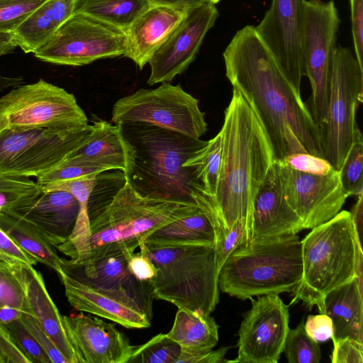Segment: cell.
<instances>
[{
  "mask_svg": "<svg viewBox=\"0 0 363 363\" xmlns=\"http://www.w3.org/2000/svg\"><path fill=\"white\" fill-rule=\"evenodd\" d=\"M223 55L226 77L257 112L275 160L298 152L323 157L318 127L307 104L255 26L247 25L238 30Z\"/></svg>",
  "mask_w": 363,
  "mask_h": 363,
  "instance_id": "1",
  "label": "cell"
},
{
  "mask_svg": "<svg viewBox=\"0 0 363 363\" xmlns=\"http://www.w3.org/2000/svg\"><path fill=\"white\" fill-rule=\"evenodd\" d=\"M218 17L215 4L196 0L186 16L154 52L147 84L170 82L195 59L207 32Z\"/></svg>",
  "mask_w": 363,
  "mask_h": 363,
  "instance_id": "16",
  "label": "cell"
},
{
  "mask_svg": "<svg viewBox=\"0 0 363 363\" xmlns=\"http://www.w3.org/2000/svg\"><path fill=\"white\" fill-rule=\"evenodd\" d=\"M196 0L152 4L125 30L127 48L124 56L140 69L186 16Z\"/></svg>",
  "mask_w": 363,
  "mask_h": 363,
  "instance_id": "20",
  "label": "cell"
},
{
  "mask_svg": "<svg viewBox=\"0 0 363 363\" xmlns=\"http://www.w3.org/2000/svg\"><path fill=\"white\" fill-rule=\"evenodd\" d=\"M0 78H1V76L0 75Z\"/></svg>",
  "mask_w": 363,
  "mask_h": 363,
  "instance_id": "58",
  "label": "cell"
},
{
  "mask_svg": "<svg viewBox=\"0 0 363 363\" xmlns=\"http://www.w3.org/2000/svg\"><path fill=\"white\" fill-rule=\"evenodd\" d=\"M167 335L181 347L182 352L197 354L211 350L218 341V325L210 315L178 308Z\"/></svg>",
  "mask_w": 363,
  "mask_h": 363,
  "instance_id": "29",
  "label": "cell"
},
{
  "mask_svg": "<svg viewBox=\"0 0 363 363\" xmlns=\"http://www.w3.org/2000/svg\"><path fill=\"white\" fill-rule=\"evenodd\" d=\"M333 363L363 362V342L350 337L333 339Z\"/></svg>",
  "mask_w": 363,
  "mask_h": 363,
  "instance_id": "44",
  "label": "cell"
},
{
  "mask_svg": "<svg viewBox=\"0 0 363 363\" xmlns=\"http://www.w3.org/2000/svg\"><path fill=\"white\" fill-rule=\"evenodd\" d=\"M204 116L198 99L179 84L162 82L157 88H141L118 99L112 108L111 121L146 123L200 138L208 130Z\"/></svg>",
  "mask_w": 363,
  "mask_h": 363,
  "instance_id": "10",
  "label": "cell"
},
{
  "mask_svg": "<svg viewBox=\"0 0 363 363\" xmlns=\"http://www.w3.org/2000/svg\"><path fill=\"white\" fill-rule=\"evenodd\" d=\"M304 0H272L255 26L262 41L297 91L306 76L303 53Z\"/></svg>",
  "mask_w": 363,
  "mask_h": 363,
  "instance_id": "15",
  "label": "cell"
},
{
  "mask_svg": "<svg viewBox=\"0 0 363 363\" xmlns=\"http://www.w3.org/2000/svg\"><path fill=\"white\" fill-rule=\"evenodd\" d=\"M152 4L148 0H75L74 13L91 16L125 30Z\"/></svg>",
  "mask_w": 363,
  "mask_h": 363,
  "instance_id": "31",
  "label": "cell"
},
{
  "mask_svg": "<svg viewBox=\"0 0 363 363\" xmlns=\"http://www.w3.org/2000/svg\"><path fill=\"white\" fill-rule=\"evenodd\" d=\"M306 333L315 342H326L332 338L333 327L331 318L325 313L309 315L304 323Z\"/></svg>",
  "mask_w": 363,
  "mask_h": 363,
  "instance_id": "46",
  "label": "cell"
},
{
  "mask_svg": "<svg viewBox=\"0 0 363 363\" xmlns=\"http://www.w3.org/2000/svg\"><path fill=\"white\" fill-rule=\"evenodd\" d=\"M277 161L286 201L301 220L303 229H312L340 211L347 196L338 170L315 175L296 171Z\"/></svg>",
  "mask_w": 363,
  "mask_h": 363,
  "instance_id": "17",
  "label": "cell"
},
{
  "mask_svg": "<svg viewBox=\"0 0 363 363\" xmlns=\"http://www.w3.org/2000/svg\"><path fill=\"white\" fill-rule=\"evenodd\" d=\"M302 230L301 220L286 201L279 164L274 160L255 199L251 241L294 235Z\"/></svg>",
  "mask_w": 363,
  "mask_h": 363,
  "instance_id": "21",
  "label": "cell"
},
{
  "mask_svg": "<svg viewBox=\"0 0 363 363\" xmlns=\"http://www.w3.org/2000/svg\"><path fill=\"white\" fill-rule=\"evenodd\" d=\"M355 57L363 70V0H350Z\"/></svg>",
  "mask_w": 363,
  "mask_h": 363,
  "instance_id": "45",
  "label": "cell"
},
{
  "mask_svg": "<svg viewBox=\"0 0 363 363\" xmlns=\"http://www.w3.org/2000/svg\"><path fill=\"white\" fill-rule=\"evenodd\" d=\"M4 325L18 348L31 363H51L45 352L23 324L21 318Z\"/></svg>",
  "mask_w": 363,
  "mask_h": 363,
  "instance_id": "39",
  "label": "cell"
},
{
  "mask_svg": "<svg viewBox=\"0 0 363 363\" xmlns=\"http://www.w3.org/2000/svg\"><path fill=\"white\" fill-rule=\"evenodd\" d=\"M42 191L29 177L0 174V212L11 213L28 205Z\"/></svg>",
  "mask_w": 363,
  "mask_h": 363,
  "instance_id": "33",
  "label": "cell"
},
{
  "mask_svg": "<svg viewBox=\"0 0 363 363\" xmlns=\"http://www.w3.org/2000/svg\"><path fill=\"white\" fill-rule=\"evenodd\" d=\"M0 260L9 264L20 263L33 266L37 263L35 259L26 254L16 245L1 228Z\"/></svg>",
  "mask_w": 363,
  "mask_h": 363,
  "instance_id": "47",
  "label": "cell"
},
{
  "mask_svg": "<svg viewBox=\"0 0 363 363\" xmlns=\"http://www.w3.org/2000/svg\"><path fill=\"white\" fill-rule=\"evenodd\" d=\"M221 161V134L214 138L184 163L192 167L204 192L213 198L216 194Z\"/></svg>",
  "mask_w": 363,
  "mask_h": 363,
  "instance_id": "32",
  "label": "cell"
},
{
  "mask_svg": "<svg viewBox=\"0 0 363 363\" xmlns=\"http://www.w3.org/2000/svg\"><path fill=\"white\" fill-rule=\"evenodd\" d=\"M303 272L289 305L301 300L325 313L324 300L333 289L356 279L362 284V247L350 212L342 211L312 228L301 241Z\"/></svg>",
  "mask_w": 363,
  "mask_h": 363,
  "instance_id": "4",
  "label": "cell"
},
{
  "mask_svg": "<svg viewBox=\"0 0 363 363\" xmlns=\"http://www.w3.org/2000/svg\"><path fill=\"white\" fill-rule=\"evenodd\" d=\"M23 313L12 306H2L0 307V323L6 325L12 321L20 319Z\"/></svg>",
  "mask_w": 363,
  "mask_h": 363,
  "instance_id": "53",
  "label": "cell"
},
{
  "mask_svg": "<svg viewBox=\"0 0 363 363\" xmlns=\"http://www.w3.org/2000/svg\"><path fill=\"white\" fill-rule=\"evenodd\" d=\"M0 363H4V361H3V359H1V357H0Z\"/></svg>",
  "mask_w": 363,
  "mask_h": 363,
  "instance_id": "57",
  "label": "cell"
},
{
  "mask_svg": "<svg viewBox=\"0 0 363 363\" xmlns=\"http://www.w3.org/2000/svg\"><path fill=\"white\" fill-rule=\"evenodd\" d=\"M133 253L125 252L84 264L63 259L62 272L96 289L135 302L151 320L153 285L151 281L138 279L129 269L128 262Z\"/></svg>",
  "mask_w": 363,
  "mask_h": 363,
  "instance_id": "18",
  "label": "cell"
},
{
  "mask_svg": "<svg viewBox=\"0 0 363 363\" xmlns=\"http://www.w3.org/2000/svg\"><path fill=\"white\" fill-rule=\"evenodd\" d=\"M169 1L171 2H174V1H181V0H169Z\"/></svg>",
  "mask_w": 363,
  "mask_h": 363,
  "instance_id": "56",
  "label": "cell"
},
{
  "mask_svg": "<svg viewBox=\"0 0 363 363\" xmlns=\"http://www.w3.org/2000/svg\"><path fill=\"white\" fill-rule=\"evenodd\" d=\"M202 1H205V2H208V3H211L213 4H217L220 0H201Z\"/></svg>",
  "mask_w": 363,
  "mask_h": 363,
  "instance_id": "55",
  "label": "cell"
},
{
  "mask_svg": "<svg viewBox=\"0 0 363 363\" xmlns=\"http://www.w3.org/2000/svg\"><path fill=\"white\" fill-rule=\"evenodd\" d=\"M215 208H201L187 216L167 223L153 231L145 240L147 245L162 246L188 244L214 245L216 233L213 221Z\"/></svg>",
  "mask_w": 363,
  "mask_h": 363,
  "instance_id": "28",
  "label": "cell"
},
{
  "mask_svg": "<svg viewBox=\"0 0 363 363\" xmlns=\"http://www.w3.org/2000/svg\"><path fill=\"white\" fill-rule=\"evenodd\" d=\"M21 320L26 328L35 337L40 347L45 352L51 362L69 363L63 354L57 347L50 336L43 329L33 316L23 313Z\"/></svg>",
  "mask_w": 363,
  "mask_h": 363,
  "instance_id": "43",
  "label": "cell"
},
{
  "mask_svg": "<svg viewBox=\"0 0 363 363\" xmlns=\"http://www.w3.org/2000/svg\"><path fill=\"white\" fill-rule=\"evenodd\" d=\"M250 299L238 332V356L224 362L277 363L289 330V306L278 294Z\"/></svg>",
  "mask_w": 363,
  "mask_h": 363,
  "instance_id": "14",
  "label": "cell"
},
{
  "mask_svg": "<svg viewBox=\"0 0 363 363\" xmlns=\"http://www.w3.org/2000/svg\"><path fill=\"white\" fill-rule=\"evenodd\" d=\"M325 313L332 320V340L350 337L363 342L362 284L356 279L330 291Z\"/></svg>",
  "mask_w": 363,
  "mask_h": 363,
  "instance_id": "26",
  "label": "cell"
},
{
  "mask_svg": "<svg viewBox=\"0 0 363 363\" xmlns=\"http://www.w3.org/2000/svg\"><path fill=\"white\" fill-rule=\"evenodd\" d=\"M139 248L157 268L151 280L155 299L206 315L214 311L219 301L214 245L154 246L142 242Z\"/></svg>",
  "mask_w": 363,
  "mask_h": 363,
  "instance_id": "7",
  "label": "cell"
},
{
  "mask_svg": "<svg viewBox=\"0 0 363 363\" xmlns=\"http://www.w3.org/2000/svg\"><path fill=\"white\" fill-rule=\"evenodd\" d=\"M69 303L76 310L108 319L128 328H145L150 320L138 305L68 276L58 274Z\"/></svg>",
  "mask_w": 363,
  "mask_h": 363,
  "instance_id": "23",
  "label": "cell"
},
{
  "mask_svg": "<svg viewBox=\"0 0 363 363\" xmlns=\"http://www.w3.org/2000/svg\"><path fill=\"white\" fill-rule=\"evenodd\" d=\"M0 228L37 262L52 268L57 274L62 272L63 259L32 224L16 215L0 212Z\"/></svg>",
  "mask_w": 363,
  "mask_h": 363,
  "instance_id": "30",
  "label": "cell"
},
{
  "mask_svg": "<svg viewBox=\"0 0 363 363\" xmlns=\"http://www.w3.org/2000/svg\"><path fill=\"white\" fill-rule=\"evenodd\" d=\"M326 117L318 126L323 157L339 170L358 128L356 111L363 97V70L348 48L337 47L331 66Z\"/></svg>",
  "mask_w": 363,
  "mask_h": 363,
  "instance_id": "8",
  "label": "cell"
},
{
  "mask_svg": "<svg viewBox=\"0 0 363 363\" xmlns=\"http://www.w3.org/2000/svg\"><path fill=\"white\" fill-rule=\"evenodd\" d=\"M229 347H221L216 350H209L197 354H188L181 352L177 363H220L224 362V357Z\"/></svg>",
  "mask_w": 363,
  "mask_h": 363,
  "instance_id": "50",
  "label": "cell"
},
{
  "mask_svg": "<svg viewBox=\"0 0 363 363\" xmlns=\"http://www.w3.org/2000/svg\"><path fill=\"white\" fill-rule=\"evenodd\" d=\"M302 272L301 242L296 234L251 241L237 248L223 264L218 288L242 300L293 293Z\"/></svg>",
  "mask_w": 363,
  "mask_h": 363,
  "instance_id": "5",
  "label": "cell"
},
{
  "mask_svg": "<svg viewBox=\"0 0 363 363\" xmlns=\"http://www.w3.org/2000/svg\"><path fill=\"white\" fill-rule=\"evenodd\" d=\"M9 266L22 286L33 316L68 362L79 363L64 326L62 315L48 294L42 274L30 264L16 263Z\"/></svg>",
  "mask_w": 363,
  "mask_h": 363,
  "instance_id": "25",
  "label": "cell"
},
{
  "mask_svg": "<svg viewBox=\"0 0 363 363\" xmlns=\"http://www.w3.org/2000/svg\"><path fill=\"white\" fill-rule=\"evenodd\" d=\"M125 31L82 13H74L34 56L52 64L82 66L102 58L124 55Z\"/></svg>",
  "mask_w": 363,
  "mask_h": 363,
  "instance_id": "13",
  "label": "cell"
},
{
  "mask_svg": "<svg viewBox=\"0 0 363 363\" xmlns=\"http://www.w3.org/2000/svg\"><path fill=\"white\" fill-rule=\"evenodd\" d=\"M362 208L363 192L357 196V201L350 213L357 238L361 243L362 233Z\"/></svg>",
  "mask_w": 363,
  "mask_h": 363,
  "instance_id": "51",
  "label": "cell"
},
{
  "mask_svg": "<svg viewBox=\"0 0 363 363\" xmlns=\"http://www.w3.org/2000/svg\"><path fill=\"white\" fill-rule=\"evenodd\" d=\"M79 363H127L136 346L113 323L82 313L62 315Z\"/></svg>",
  "mask_w": 363,
  "mask_h": 363,
  "instance_id": "19",
  "label": "cell"
},
{
  "mask_svg": "<svg viewBox=\"0 0 363 363\" xmlns=\"http://www.w3.org/2000/svg\"><path fill=\"white\" fill-rule=\"evenodd\" d=\"M16 47L13 32L0 31V57L13 52Z\"/></svg>",
  "mask_w": 363,
  "mask_h": 363,
  "instance_id": "52",
  "label": "cell"
},
{
  "mask_svg": "<svg viewBox=\"0 0 363 363\" xmlns=\"http://www.w3.org/2000/svg\"><path fill=\"white\" fill-rule=\"evenodd\" d=\"M181 352L177 342L167 334L160 333L136 346L127 363H177Z\"/></svg>",
  "mask_w": 363,
  "mask_h": 363,
  "instance_id": "34",
  "label": "cell"
},
{
  "mask_svg": "<svg viewBox=\"0 0 363 363\" xmlns=\"http://www.w3.org/2000/svg\"><path fill=\"white\" fill-rule=\"evenodd\" d=\"M75 0H47L13 31L18 47L34 53L74 13Z\"/></svg>",
  "mask_w": 363,
  "mask_h": 363,
  "instance_id": "27",
  "label": "cell"
},
{
  "mask_svg": "<svg viewBox=\"0 0 363 363\" xmlns=\"http://www.w3.org/2000/svg\"><path fill=\"white\" fill-rule=\"evenodd\" d=\"M279 161L296 171L315 175H325L335 169L325 159L308 152L291 154Z\"/></svg>",
  "mask_w": 363,
  "mask_h": 363,
  "instance_id": "42",
  "label": "cell"
},
{
  "mask_svg": "<svg viewBox=\"0 0 363 363\" xmlns=\"http://www.w3.org/2000/svg\"><path fill=\"white\" fill-rule=\"evenodd\" d=\"M105 171L99 167L65 159L55 167L38 177L36 182L41 186L56 181L99 174Z\"/></svg>",
  "mask_w": 363,
  "mask_h": 363,
  "instance_id": "40",
  "label": "cell"
},
{
  "mask_svg": "<svg viewBox=\"0 0 363 363\" xmlns=\"http://www.w3.org/2000/svg\"><path fill=\"white\" fill-rule=\"evenodd\" d=\"M65 159L99 167L104 171L119 169L126 178L135 159V148L125 138L119 124L94 121L86 141Z\"/></svg>",
  "mask_w": 363,
  "mask_h": 363,
  "instance_id": "24",
  "label": "cell"
},
{
  "mask_svg": "<svg viewBox=\"0 0 363 363\" xmlns=\"http://www.w3.org/2000/svg\"><path fill=\"white\" fill-rule=\"evenodd\" d=\"M99 174L56 181L41 186L43 191H64L73 195L79 204H88Z\"/></svg>",
  "mask_w": 363,
  "mask_h": 363,
  "instance_id": "41",
  "label": "cell"
},
{
  "mask_svg": "<svg viewBox=\"0 0 363 363\" xmlns=\"http://www.w3.org/2000/svg\"><path fill=\"white\" fill-rule=\"evenodd\" d=\"M283 352L289 363H318L321 359L318 342L306 333L303 322L289 329Z\"/></svg>",
  "mask_w": 363,
  "mask_h": 363,
  "instance_id": "36",
  "label": "cell"
},
{
  "mask_svg": "<svg viewBox=\"0 0 363 363\" xmlns=\"http://www.w3.org/2000/svg\"><path fill=\"white\" fill-rule=\"evenodd\" d=\"M220 132V167L211 199L227 228L242 220L252 235L255 199L275 158L257 112L237 89L233 88Z\"/></svg>",
  "mask_w": 363,
  "mask_h": 363,
  "instance_id": "2",
  "label": "cell"
},
{
  "mask_svg": "<svg viewBox=\"0 0 363 363\" xmlns=\"http://www.w3.org/2000/svg\"><path fill=\"white\" fill-rule=\"evenodd\" d=\"M118 124L135 148L125 178L133 188L143 196L197 206L194 194L203 188L194 169L184 163L207 141L146 123Z\"/></svg>",
  "mask_w": 363,
  "mask_h": 363,
  "instance_id": "3",
  "label": "cell"
},
{
  "mask_svg": "<svg viewBox=\"0 0 363 363\" xmlns=\"http://www.w3.org/2000/svg\"><path fill=\"white\" fill-rule=\"evenodd\" d=\"M91 125L72 129L30 128L0 133V174L39 177L87 139Z\"/></svg>",
  "mask_w": 363,
  "mask_h": 363,
  "instance_id": "11",
  "label": "cell"
},
{
  "mask_svg": "<svg viewBox=\"0 0 363 363\" xmlns=\"http://www.w3.org/2000/svg\"><path fill=\"white\" fill-rule=\"evenodd\" d=\"M362 164L363 138L357 128L352 145L338 170L342 187L347 197L363 192Z\"/></svg>",
  "mask_w": 363,
  "mask_h": 363,
  "instance_id": "35",
  "label": "cell"
},
{
  "mask_svg": "<svg viewBox=\"0 0 363 363\" xmlns=\"http://www.w3.org/2000/svg\"><path fill=\"white\" fill-rule=\"evenodd\" d=\"M88 124L75 96L40 79L0 97V133L30 128L72 129Z\"/></svg>",
  "mask_w": 363,
  "mask_h": 363,
  "instance_id": "9",
  "label": "cell"
},
{
  "mask_svg": "<svg viewBox=\"0 0 363 363\" xmlns=\"http://www.w3.org/2000/svg\"><path fill=\"white\" fill-rule=\"evenodd\" d=\"M47 0H0V31L13 32Z\"/></svg>",
  "mask_w": 363,
  "mask_h": 363,
  "instance_id": "38",
  "label": "cell"
},
{
  "mask_svg": "<svg viewBox=\"0 0 363 363\" xmlns=\"http://www.w3.org/2000/svg\"><path fill=\"white\" fill-rule=\"evenodd\" d=\"M128 265L132 274L143 281H151L157 272L153 262L141 252H133L128 259Z\"/></svg>",
  "mask_w": 363,
  "mask_h": 363,
  "instance_id": "49",
  "label": "cell"
},
{
  "mask_svg": "<svg viewBox=\"0 0 363 363\" xmlns=\"http://www.w3.org/2000/svg\"><path fill=\"white\" fill-rule=\"evenodd\" d=\"M340 24L333 1L304 0L303 53L306 76L312 90L307 106L318 127L328 111L332 60Z\"/></svg>",
  "mask_w": 363,
  "mask_h": 363,
  "instance_id": "12",
  "label": "cell"
},
{
  "mask_svg": "<svg viewBox=\"0 0 363 363\" xmlns=\"http://www.w3.org/2000/svg\"><path fill=\"white\" fill-rule=\"evenodd\" d=\"M79 203L64 191H43L30 204L11 213L32 224L55 247L65 242L74 228Z\"/></svg>",
  "mask_w": 363,
  "mask_h": 363,
  "instance_id": "22",
  "label": "cell"
},
{
  "mask_svg": "<svg viewBox=\"0 0 363 363\" xmlns=\"http://www.w3.org/2000/svg\"><path fill=\"white\" fill-rule=\"evenodd\" d=\"M199 209L195 205L143 196L125 180L111 200L90 220L91 257L86 262L125 252H134L155 230Z\"/></svg>",
  "mask_w": 363,
  "mask_h": 363,
  "instance_id": "6",
  "label": "cell"
},
{
  "mask_svg": "<svg viewBox=\"0 0 363 363\" xmlns=\"http://www.w3.org/2000/svg\"><path fill=\"white\" fill-rule=\"evenodd\" d=\"M0 357L4 363H31L18 348L7 328L1 323Z\"/></svg>",
  "mask_w": 363,
  "mask_h": 363,
  "instance_id": "48",
  "label": "cell"
},
{
  "mask_svg": "<svg viewBox=\"0 0 363 363\" xmlns=\"http://www.w3.org/2000/svg\"><path fill=\"white\" fill-rule=\"evenodd\" d=\"M152 4H164L171 2L169 0H148Z\"/></svg>",
  "mask_w": 363,
  "mask_h": 363,
  "instance_id": "54",
  "label": "cell"
},
{
  "mask_svg": "<svg viewBox=\"0 0 363 363\" xmlns=\"http://www.w3.org/2000/svg\"><path fill=\"white\" fill-rule=\"evenodd\" d=\"M12 306L33 316L24 291L6 262L0 260V307Z\"/></svg>",
  "mask_w": 363,
  "mask_h": 363,
  "instance_id": "37",
  "label": "cell"
}]
</instances>
